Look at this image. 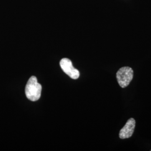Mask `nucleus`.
Instances as JSON below:
<instances>
[{
    "label": "nucleus",
    "mask_w": 151,
    "mask_h": 151,
    "mask_svg": "<svg viewBox=\"0 0 151 151\" xmlns=\"http://www.w3.org/2000/svg\"><path fill=\"white\" fill-rule=\"evenodd\" d=\"M42 92V86L38 83L37 78L32 76L27 81L25 87V93L27 99L32 101L38 100Z\"/></svg>",
    "instance_id": "nucleus-1"
},
{
    "label": "nucleus",
    "mask_w": 151,
    "mask_h": 151,
    "mask_svg": "<svg viewBox=\"0 0 151 151\" xmlns=\"http://www.w3.org/2000/svg\"><path fill=\"white\" fill-rule=\"evenodd\" d=\"M133 78V70L129 67L119 69L116 73V78L120 86L124 88L129 85Z\"/></svg>",
    "instance_id": "nucleus-2"
},
{
    "label": "nucleus",
    "mask_w": 151,
    "mask_h": 151,
    "mask_svg": "<svg viewBox=\"0 0 151 151\" xmlns=\"http://www.w3.org/2000/svg\"><path fill=\"white\" fill-rule=\"evenodd\" d=\"M60 65L64 72L71 78L76 80L80 77L79 71L73 67L70 60L63 58L60 61Z\"/></svg>",
    "instance_id": "nucleus-3"
},
{
    "label": "nucleus",
    "mask_w": 151,
    "mask_h": 151,
    "mask_svg": "<svg viewBox=\"0 0 151 151\" xmlns=\"http://www.w3.org/2000/svg\"><path fill=\"white\" fill-rule=\"evenodd\" d=\"M135 127V120L133 118L129 119L123 128L120 130L119 137L124 139L129 138L134 133Z\"/></svg>",
    "instance_id": "nucleus-4"
}]
</instances>
